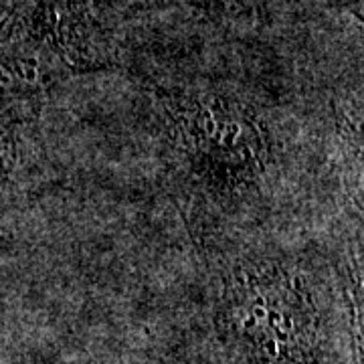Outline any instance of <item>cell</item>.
I'll return each instance as SVG.
<instances>
[{
  "label": "cell",
  "instance_id": "cell-1",
  "mask_svg": "<svg viewBox=\"0 0 364 364\" xmlns=\"http://www.w3.org/2000/svg\"><path fill=\"white\" fill-rule=\"evenodd\" d=\"M170 142L191 178L215 200L255 195L272 166V142L257 112L213 90L160 95Z\"/></svg>",
  "mask_w": 364,
  "mask_h": 364
},
{
  "label": "cell",
  "instance_id": "cell-2",
  "mask_svg": "<svg viewBox=\"0 0 364 364\" xmlns=\"http://www.w3.org/2000/svg\"><path fill=\"white\" fill-rule=\"evenodd\" d=\"M223 320L249 364H320V318L310 287L279 261L235 267L223 294Z\"/></svg>",
  "mask_w": 364,
  "mask_h": 364
},
{
  "label": "cell",
  "instance_id": "cell-3",
  "mask_svg": "<svg viewBox=\"0 0 364 364\" xmlns=\"http://www.w3.org/2000/svg\"><path fill=\"white\" fill-rule=\"evenodd\" d=\"M59 71L43 61L39 45L23 37L16 26H0V114L31 116Z\"/></svg>",
  "mask_w": 364,
  "mask_h": 364
}]
</instances>
